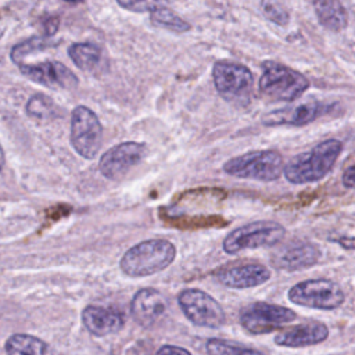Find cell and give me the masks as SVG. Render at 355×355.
<instances>
[{
    "label": "cell",
    "instance_id": "26",
    "mask_svg": "<svg viewBox=\"0 0 355 355\" xmlns=\"http://www.w3.org/2000/svg\"><path fill=\"white\" fill-rule=\"evenodd\" d=\"M261 8H262V14L265 15L266 19H269L273 24H277L280 26L287 25L290 15L287 12V10L275 1H263L261 3Z\"/></svg>",
    "mask_w": 355,
    "mask_h": 355
},
{
    "label": "cell",
    "instance_id": "1",
    "mask_svg": "<svg viewBox=\"0 0 355 355\" xmlns=\"http://www.w3.org/2000/svg\"><path fill=\"white\" fill-rule=\"evenodd\" d=\"M343 151V143L327 139L312 150L294 155L283 169L286 179L293 184H305L323 179L337 162Z\"/></svg>",
    "mask_w": 355,
    "mask_h": 355
},
{
    "label": "cell",
    "instance_id": "20",
    "mask_svg": "<svg viewBox=\"0 0 355 355\" xmlns=\"http://www.w3.org/2000/svg\"><path fill=\"white\" fill-rule=\"evenodd\" d=\"M316 18L329 31H343L348 24V11L340 1H313Z\"/></svg>",
    "mask_w": 355,
    "mask_h": 355
},
{
    "label": "cell",
    "instance_id": "2",
    "mask_svg": "<svg viewBox=\"0 0 355 355\" xmlns=\"http://www.w3.org/2000/svg\"><path fill=\"white\" fill-rule=\"evenodd\" d=\"M176 257V247L165 239H150L130 247L119 266L126 276L144 277L166 269Z\"/></svg>",
    "mask_w": 355,
    "mask_h": 355
},
{
    "label": "cell",
    "instance_id": "21",
    "mask_svg": "<svg viewBox=\"0 0 355 355\" xmlns=\"http://www.w3.org/2000/svg\"><path fill=\"white\" fill-rule=\"evenodd\" d=\"M4 348L7 355H50V347L43 340L24 333L12 334Z\"/></svg>",
    "mask_w": 355,
    "mask_h": 355
},
{
    "label": "cell",
    "instance_id": "25",
    "mask_svg": "<svg viewBox=\"0 0 355 355\" xmlns=\"http://www.w3.org/2000/svg\"><path fill=\"white\" fill-rule=\"evenodd\" d=\"M50 46H53V44L50 42H47L46 39H43V37H37V36L31 37V39H28V40H25V42H22V43H19V44L12 47V50H11V60L18 67L19 64L24 62V58L28 54H31L33 51H37V50L47 49Z\"/></svg>",
    "mask_w": 355,
    "mask_h": 355
},
{
    "label": "cell",
    "instance_id": "28",
    "mask_svg": "<svg viewBox=\"0 0 355 355\" xmlns=\"http://www.w3.org/2000/svg\"><path fill=\"white\" fill-rule=\"evenodd\" d=\"M155 355H191L186 348L176 345H162Z\"/></svg>",
    "mask_w": 355,
    "mask_h": 355
},
{
    "label": "cell",
    "instance_id": "5",
    "mask_svg": "<svg viewBox=\"0 0 355 355\" xmlns=\"http://www.w3.org/2000/svg\"><path fill=\"white\" fill-rule=\"evenodd\" d=\"M212 79L216 92L226 101L236 105H247L250 103L254 76L245 65L232 61H218L212 68Z\"/></svg>",
    "mask_w": 355,
    "mask_h": 355
},
{
    "label": "cell",
    "instance_id": "27",
    "mask_svg": "<svg viewBox=\"0 0 355 355\" xmlns=\"http://www.w3.org/2000/svg\"><path fill=\"white\" fill-rule=\"evenodd\" d=\"M116 3L122 8H126L133 12H153L155 8L165 6V3H161V1H122V0H118Z\"/></svg>",
    "mask_w": 355,
    "mask_h": 355
},
{
    "label": "cell",
    "instance_id": "24",
    "mask_svg": "<svg viewBox=\"0 0 355 355\" xmlns=\"http://www.w3.org/2000/svg\"><path fill=\"white\" fill-rule=\"evenodd\" d=\"M205 348L208 355H263L258 349L220 338H209Z\"/></svg>",
    "mask_w": 355,
    "mask_h": 355
},
{
    "label": "cell",
    "instance_id": "10",
    "mask_svg": "<svg viewBox=\"0 0 355 355\" xmlns=\"http://www.w3.org/2000/svg\"><path fill=\"white\" fill-rule=\"evenodd\" d=\"M295 318L297 313L293 309L263 301L252 302L240 312V323L251 334L270 333Z\"/></svg>",
    "mask_w": 355,
    "mask_h": 355
},
{
    "label": "cell",
    "instance_id": "3",
    "mask_svg": "<svg viewBox=\"0 0 355 355\" xmlns=\"http://www.w3.org/2000/svg\"><path fill=\"white\" fill-rule=\"evenodd\" d=\"M309 87V80L298 71L277 62H265L258 82L259 93L270 101H294Z\"/></svg>",
    "mask_w": 355,
    "mask_h": 355
},
{
    "label": "cell",
    "instance_id": "14",
    "mask_svg": "<svg viewBox=\"0 0 355 355\" xmlns=\"http://www.w3.org/2000/svg\"><path fill=\"white\" fill-rule=\"evenodd\" d=\"M320 250L306 241L290 243L277 251H275L270 257L272 265L284 272H295L300 269H306L319 262Z\"/></svg>",
    "mask_w": 355,
    "mask_h": 355
},
{
    "label": "cell",
    "instance_id": "6",
    "mask_svg": "<svg viewBox=\"0 0 355 355\" xmlns=\"http://www.w3.org/2000/svg\"><path fill=\"white\" fill-rule=\"evenodd\" d=\"M286 234V229L273 220H258L240 226L230 232L223 240V251L237 254L243 250L266 248L279 244Z\"/></svg>",
    "mask_w": 355,
    "mask_h": 355
},
{
    "label": "cell",
    "instance_id": "13",
    "mask_svg": "<svg viewBox=\"0 0 355 355\" xmlns=\"http://www.w3.org/2000/svg\"><path fill=\"white\" fill-rule=\"evenodd\" d=\"M333 103L308 101L294 107L275 110L262 116V123L266 126H304L334 110Z\"/></svg>",
    "mask_w": 355,
    "mask_h": 355
},
{
    "label": "cell",
    "instance_id": "15",
    "mask_svg": "<svg viewBox=\"0 0 355 355\" xmlns=\"http://www.w3.org/2000/svg\"><path fill=\"white\" fill-rule=\"evenodd\" d=\"M216 279L230 288H251L266 283L270 270L262 263H240L218 270Z\"/></svg>",
    "mask_w": 355,
    "mask_h": 355
},
{
    "label": "cell",
    "instance_id": "7",
    "mask_svg": "<svg viewBox=\"0 0 355 355\" xmlns=\"http://www.w3.org/2000/svg\"><path fill=\"white\" fill-rule=\"evenodd\" d=\"M287 297L293 304L324 311L338 308L345 300V294L340 284L330 279H309L300 282L288 290Z\"/></svg>",
    "mask_w": 355,
    "mask_h": 355
},
{
    "label": "cell",
    "instance_id": "23",
    "mask_svg": "<svg viewBox=\"0 0 355 355\" xmlns=\"http://www.w3.org/2000/svg\"><path fill=\"white\" fill-rule=\"evenodd\" d=\"M150 18L153 25L168 29V31H173L178 33H183L191 28L186 19L180 18L176 12H173L171 8L165 6H161L155 8L153 12H150Z\"/></svg>",
    "mask_w": 355,
    "mask_h": 355
},
{
    "label": "cell",
    "instance_id": "11",
    "mask_svg": "<svg viewBox=\"0 0 355 355\" xmlns=\"http://www.w3.org/2000/svg\"><path fill=\"white\" fill-rule=\"evenodd\" d=\"M147 154V146L139 141H123L108 148L98 161V169L108 179H119L136 166Z\"/></svg>",
    "mask_w": 355,
    "mask_h": 355
},
{
    "label": "cell",
    "instance_id": "29",
    "mask_svg": "<svg viewBox=\"0 0 355 355\" xmlns=\"http://www.w3.org/2000/svg\"><path fill=\"white\" fill-rule=\"evenodd\" d=\"M341 182L347 189H355V164L343 172Z\"/></svg>",
    "mask_w": 355,
    "mask_h": 355
},
{
    "label": "cell",
    "instance_id": "16",
    "mask_svg": "<svg viewBox=\"0 0 355 355\" xmlns=\"http://www.w3.org/2000/svg\"><path fill=\"white\" fill-rule=\"evenodd\" d=\"M166 301L164 295L155 288L139 290L130 304V312L136 323L143 327L153 326L165 312Z\"/></svg>",
    "mask_w": 355,
    "mask_h": 355
},
{
    "label": "cell",
    "instance_id": "31",
    "mask_svg": "<svg viewBox=\"0 0 355 355\" xmlns=\"http://www.w3.org/2000/svg\"><path fill=\"white\" fill-rule=\"evenodd\" d=\"M4 162H6V154H4V150H3V147L0 144V172L4 168Z\"/></svg>",
    "mask_w": 355,
    "mask_h": 355
},
{
    "label": "cell",
    "instance_id": "9",
    "mask_svg": "<svg viewBox=\"0 0 355 355\" xmlns=\"http://www.w3.org/2000/svg\"><path fill=\"white\" fill-rule=\"evenodd\" d=\"M178 302L186 318L196 326L216 329L226 320L220 304L202 290L186 288L179 293Z\"/></svg>",
    "mask_w": 355,
    "mask_h": 355
},
{
    "label": "cell",
    "instance_id": "17",
    "mask_svg": "<svg viewBox=\"0 0 355 355\" xmlns=\"http://www.w3.org/2000/svg\"><path fill=\"white\" fill-rule=\"evenodd\" d=\"M329 337V329L320 322H306L286 330H282L275 336V344L287 348H302L319 344Z\"/></svg>",
    "mask_w": 355,
    "mask_h": 355
},
{
    "label": "cell",
    "instance_id": "8",
    "mask_svg": "<svg viewBox=\"0 0 355 355\" xmlns=\"http://www.w3.org/2000/svg\"><path fill=\"white\" fill-rule=\"evenodd\" d=\"M71 144L83 158H94L103 144V126L98 116L86 105H78L71 115Z\"/></svg>",
    "mask_w": 355,
    "mask_h": 355
},
{
    "label": "cell",
    "instance_id": "22",
    "mask_svg": "<svg viewBox=\"0 0 355 355\" xmlns=\"http://www.w3.org/2000/svg\"><path fill=\"white\" fill-rule=\"evenodd\" d=\"M25 110L31 118L39 119V121H47L58 116V108L55 103L43 93L33 94L28 100Z\"/></svg>",
    "mask_w": 355,
    "mask_h": 355
},
{
    "label": "cell",
    "instance_id": "4",
    "mask_svg": "<svg viewBox=\"0 0 355 355\" xmlns=\"http://www.w3.org/2000/svg\"><path fill=\"white\" fill-rule=\"evenodd\" d=\"M283 169V157L275 150L251 151L230 158L223 164L225 173L230 176L261 182L276 180L282 175Z\"/></svg>",
    "mask_w": 355,
    "mask_h": 355
},
{
    "label": "cell",
    "instance_id": "18",
    "mask_svg": "<svg viewBox=\"0 0 355 355\" xmlns=\"http://www.w3.org/2000/svg\"><path fill=\"white\" fill-rule=\"evenodd\" d=\"M82 322L90 334L104 337L119 331L125 320L123 315L115 308L87 305L82 312Z\"/></svg>",
    "mask_w": 355,
    "mask_h": 355
},
{
    "label": "cell",
    "instance_id": "12",
    "mask_svg": "<svg viewBox=\"0 0 355 355\" xmlns=\"http://www.w3.org/2000/svg\"><path fill=\"white\" fill-rule=\"evenodd\" d=\"M18 68L29 80L46 87L71 90L79 83L76 75L68 67L54 60H44L35 64L22 62Z\"/></svg>",
    "mask_w": 355,
    "mask_h": 355
},
{
    "label": "cell",
    "instance_id": "19",
    "mask_svg": "<svg viewBox=\"0 0 355 355\" xmlns=\"http://www.w3.org/2000/svg\"><path fill=\"white\" fill-rule=\"evenodd\" d=\"M72 62L82 71L89 73H100L107 67V58L97 44L73 43L68 49Z\"/></svg>",
    "mask_w": 355,
    "mask_h": 355
},
{
    "label": "cell",
    "instance_id": "30",
    "mask_svg": "<svg viewBox=\"0 0 355 355\" xmlns=\"http://www.w3.org/2000/svg\"><path fill=\"white\" fill-rule=\"evenodd\" d=\"M331 241L340 244L343 248L345 250H355V237H349V236H341V237H333L330 239Z\"/></svg>",
    "mask_w": 355,
    "mask_h": 355
}]
</instances>
